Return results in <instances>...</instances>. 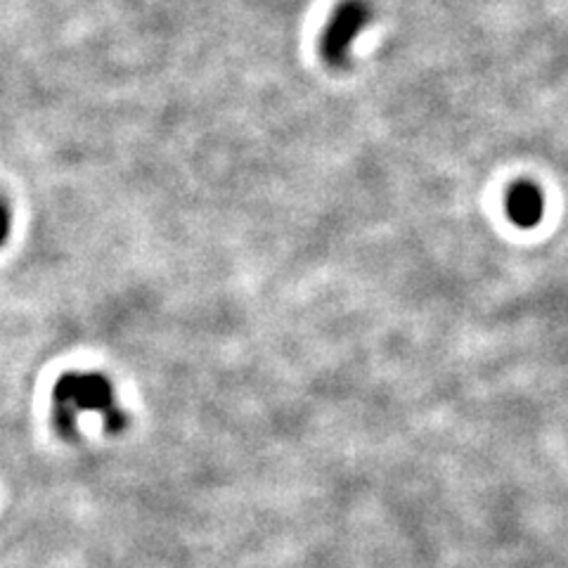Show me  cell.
<instances>
[{"instance_id":"1","label":"cell","mask_w":568,"mask_h":568,"mask_svg":"<svg viewBox=\"0 0 568 568\" xmlns=\"http://www.w3.org/2000/svg\"><path fill=\"white\" fill-rule=\"evenodd\" d=\"M85 417L102 419L104 432L110 434L121 432L126 424L110 379L95 372H69L52 388V422L64 438H77Z\"/></svg>"},{"instance_id":"2","label":"cell","mask_w":568,"mask_h":568,"mask_svg":"<svg viewBox=\"0 0 568 568\" xmlns=\"http://www.w3.org/2000/svg\"><path fill=\"white\" fill-rule=\"evenodd\" d=\"M372 22V10L365 0H342L329 14V22L320 33L317 52L329 69H344L351 62L355 39Z\"/></svg>"},{"instance_id":"3","label":"cell","mask_w":568,"mask_h":568,"mask_svg":"<svg viewBox=\"0 0 568 568\" xmlns=\"http://www.w3.org/2000/svg\"><path fill=\"white\" fill-rule=\"evenodd\" d=\"M542 206L540 190L530 183H517L507 194L509 219L521 227L538 225L542 219Z\"/></svg>"},{"instance_id":"4","label":"cell","mask_w":568,"mask_h":568,"mask_svg":"<svg viewBox=\"0 0 568 568\" xmlns=\"http://www.w3.org/2000/svg\"><path fill=\"white\" fill-rule=\"evenodd\" d=\"M10 225H12V213H10V204L0 197V246L6 244L8 235H10Z\"/></svg>"}]
</instances>
